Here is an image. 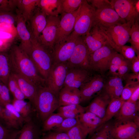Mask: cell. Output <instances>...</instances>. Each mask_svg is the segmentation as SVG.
I'll use <instances>...</instances> for the list:
<instances>
[{
    "label": "cell",
    "instance_id": "1",
    "mask_svg": "<svg viewBox=\"0 0 139 139\" xmlns=\"http://www.w3.org/2000/svg\"><path fill=\"white\" fill-rule=\"evenodd\" d=\"M11 72L28 79L38 87L46 86V80L40 74L28 54L19 46L13 45L8 51Z\"/></svg>",
    "mask_w": 139,
    "mask_h": 139
},
{
    "label": "cell",
    "instance_id": "2",
    "mask_svg": "<svg viewBox=\"0 0 139 139\" xmlns=\"http://www.w3.org/2000/svg\"><path fill=\"white\" fill-rule=\"evenodd\" d=\"M31 47L28 55L41 76L47 79L53 64L51 53L31 35Z\"/></svg>",
    "mask_w": 139,
    "mask_h": 139
},
{
    "label": "cell",
    "instance_id": "3",
    "mask_svg": "<svg viewBox=\"0 0 139 139\" xmlns=\"http://www.w3.org/2000/svg\"><path fill=\"white\" fill-rule=\"evenodd\" d=\"M59 107L58 96L46 86L38 87L35 110L43 122Z\"/></svg>",
    "mask_w": 139,
    "mask_h": 139
},
{
    "label": "cell",
    "instance_id": "4",
    "mask_svg": "<svg viewBox=\"0 0 139 139\" xmlns=\"http://www.w3.org/2000/svg\"><path fill=\"white\" fill-rule=\"evenodd\" d=\"M132 25L125 23L107 27L97 26L106 37L109 44L116 51L119 48L129 42V31Z\"/></svg>",
    "mask_w": 139,
    "mask_h": 139
},
{
    "label": "cell",
    "instance_id": "5",
    "mask_svg": "<svg viewBox=\"0 0 139 139\" xmlns=\"http://www.w3.org/2000/svg\"><path fill=\"white\" fill-rule=\"evenodd\" d=\"M95 12L87 0H83L79 7L73 32L80 36L88 33L93 25Z\"/></svg>",
    "mask_w": 139,
    "mask_h": 139
},
{
    "label": "cell",
    "instance_id": "6",
    "mask_svg": "<svg viewBox=\"0 0 139 139\" xmlns=\"http://www.w3.org/2000/svg\"><path fill=\"white\" fill-rule=\"evenodd\" d=\"M79 36L73 31L64 40L55 44L51 54L53 64L66 63L68 60Z\"/></svg>",
    "mask_w": 139,
    "mask_h": 139
},
{
    "label": "cell",
    "instance_id": "7",
    "mask_svg": "<svg viewBox=\"0 0 139 139\" xmlns=\"http://www.w3.org/2000/svg\"><path fill=\"white\" fill-rule=\"evenodd\" d=\"M116 52L108 44L90 54L89 62L90 70L103 72L109 69L111 58Z\"/></svg>",
    "mask_w": 139,
    "mask_h": 139
},
{
    "label": "cell",
    "instance_id": "8",
    "mask_svg": "<svg viewBox=\"0 0 139 139\" xmlns=\"http://www.w3.org/2000/svg\"><path fill=\"white\" fill-rule=\"evenodd\" d=\"M68 69L66 63L53 64L46 80V86L58 96L63 87Z\"/></svg>",
    "mask_w": 139,
    "mask_h": 139
},
{
    "label": "cell",
    "instance_id": "9",
    "mask_svg": "<svg viewBox=\"0 0 139 139\" xmlns=\"http://www.w3.org/2000/svg\"><path fill=\"white\" fill-rule=\"evenodd\" d=\"M135 0H110L112 7L120 18L126 23L132 25L139 21V13L135 7Z\"/></svg>",
    "mask_w": 139,
    "mask_h": 139
},
{
    "label": "cell",
    "instance_id": "10",
    "mask_svg": "<svg viewBox=\"0 0 139 139\" xmlns=\"http://www.w3.org/2000/svg\"><path fill=\"white\" fill-rule=\"evenodd\" d=\"M89 56L88 50L82 36H80L71 57L66 63L68 68L79 67L90 70Z\"/></svg>",
    "mask_w": 139,
    "mask_h": 139
},
{
    "label": "cell",
    "instance_id": "11",
    "mask_svg": "<svg viewBox=\"0 0 139 139\" xmlns=\"http://www.w3.org/2000/svg\"><path fill=\"white\" fill-rule=\"evenodd\" d=\"M47 19L46 25L38 40L51 54L55 44L60 19L58 16H47Z\"/></svg>",
    "mask_w": 139,
    "mask_h": 139
},
{
    "label": "cell",
    "instance_id": "12",
    "mask_svg": "<svg viewBox=\"0 0 139 139\" xmlns=\"http://www.w3.org/2000/svg\"><path fill=\"white\" fill-rule=\"evenodd\" d=\"M95 11L93 26L107 27L125 23L120 18L111 5Z\"/></svg>",
    "mask_w": 139,
    "mask_h": 139
},
{
    "label": "cell",
    "instance_id": "13",
    "mask_svg": "<svg viewBox=\"0 0 139 139\" xmlns=\"http://www.w3.org/2000/svg\"><path fill=\"white\" fill-rule=\"evenodd\" d=\"M79 10V7L72 13H62L60 19L55 44L64 40L73 31Z\"/></svg>",
    "mask_w": 139,
    "mask_h": 139
},
{
    "label": "cell",
    "instance_id": "14",
    "mask_svg": "<svg viewBox=\"0 0 139 139\" xmlns=\"http://www.w3.org/2000/svg\"><path fill=\"white\" fill-rule=\"evenodd\" d=\"M16 12L17 36L20 42L19 46L28 55L32 46L31 33L26 25V22L21 13L17 9Z\"/></svg>",
    "mask_w": 139,
    "mask_h": 139
},
{
    "label": "cell",
    "instance_id": "15",
    "mask_svg": "<svg viewBox=\"0 0 139 139\" xmlns=\"http://www.w3.org/2000/svg\"><path fill=\"white\" fill-rule=\"evenodd\" d=\"M82 37L87 47L89 55L103 46L109 44L103 32L95 25H93L90 32Z\"/></svg>",
    "mask_w": 139,
    "mask_h": 139
},
{
    "label": "cell",
    "instance_id": "16",
    "mask_svg": "<svg viewBox=\"0 0 139 139\" xmlns=\"http://www.w3.org/2000/svg\"><path fill=\"white\" fill-rule=\"evenodd\" d=\"M104 84V79L101 76L97 75L91 77L79 89L81 102L90 100L95 93L103 88Z\"/></svg>",
    "mask_w": 139,
    "mask_h": 139
},
{
    "label": "cell",
    "instance_id": "17",
    "mask_svg": "<svg viewBox=\"0 0 139 139\" xmlns=\"http://www.w3.org/2000/svg\"><path fill=\"white\" fill-rule=\"evenodd\" d=\"M139 126L133 121H115L113 124L111 134L113 139H127L138 131Z\"/></svg>",
    "mask_w": 139,
    "mask_h": 139
},
{
    "label": "cell",
    "instance_id": "18",
    "mask_svg": "<svg viewBox=\"0 0 139 139\" xmlns=\"http://www.w3.org/2000/svg\"><path fill=\"white\" fill-rule=\"evenodd\" d=\"M91 77L89 70L86 69L79 67L68 68L63 87L79 89Z\"/></svg>",
    "mask_w": 139,
    "mask_h": 139
},
{
    "label": "cell",
    "instance_id": "19",
    "mask_svg": "<svg viewBox=\"0 0 139 139\" xmlns=\"http://www.w3.org/2000/svg\"><path fill=\"white\" fill-rule=\"evenodd\" d=\"M11 72L15 77L21 90L35 109L38 87L27 78Z\"/></svg>",
    "mask_w": 139,
    "mask_h": 139
},
{
    "label": "cell",
    "instance_id": "20",
    "mask_svg": "<svg viewBox=\"0 0 139 139\" xmlns=\"http://www.w3.org/2000/svg\"><path fill=\"white\" fill-rule=\"evenodd\" d=\"M138 101L135 103L125 101L115 115L116 121H133L139 126Z\"/></svg>",
    "mask_w": 139,
    "mask_h": 139
},
{
    "label": "cell",
    "instance_id": "21",
    "mask_svg": "<svg viewBox=\"0 0 139 139\" xmlns=\"http://www.w3.org/2000/svg\"><path fill=\"white\" fill-rule=\"evenodd\" d=\"M111 100L105 92L100 94L94 98L89 106L84 107L85 112H91L102 118Z\"/></svg>",
    "mask_w": 139,
    "mask_h": 139
},
{
    "label": "cell",
    "instance_id": "22",
    "mask_svg": "<svg viewBox=\"0 0 139 139\" xmlns=\"http://www.w3.org/2000/svg\"><path fill=\"white\" fill-rule=\"evenodd\" d=\"M59 107L71 104H80L81 98L79 89L70 87H63L58 96Z\"/></svg>",
    "mask_w": 139,
    "mask_h": 139
},
{
    "label": "cell",
    "instance_id": "23",
    "mask_svg": "<svg viewBox=\"0 0 139 139\" xmlns=\"http://www.w3.org/2000/svg\"><path fill=\"white\" fill-rule=\"evenodd\" d=\"M47 17V15L40 10L34 12L29 21L31 35L37 40L46 25Z\"/></svg>",
    "mask_w": 139,
    "mask_h": 139
},
{
    "label": "cell",
    "instance_id": "24",
    "mask_svg": "<svg viewBox=\"0 0 139 139\" xmlns=\"http://www.w3.org/2000/svg\"><path fill=\"white\" fill-rule=\"evenodd\" d=\"M79 123L92 135L96 130L102 125V118L89 112H85L79 115Z\"/></svg>",
    "mask_w": 139,
    "mask_h": 139
},
{
    "label": "cell",
    "instance_id": "25",
    "mask_svg": "<svg viewBox=\"0 0 139 139\" xmlns=\"http://www.w3.org/2000/svg\"><path fill=\"white\" fill-rule=\"evenodd\" d=\"M40 130L32 119L19 130L15 139H41Z\"/></svg>",
    "mask_w": 139,
    "mask_h": 139
},
{
    "label": "cell",
    "instance_id": "26",
    "mask_svg": "<svg viewBox=\"0 0 139 139\" xmlns=\"http://www.w3.org/2000/svg\"><path fill=\"white\" fill-rule=\"evenodd\" d=\"M62 0H40L38 7L47 16H58L62 13Z\"/></svg>",
    "mask_w": 139,
    "mask_h": 139
},
{
    "label": "cell",
    "instance_id": "27",
    "mask_svg": "<svg viewBox=\"0 0 139 139\" xmlns=\"http://www.w3.org/2000/svg\"><path fill=\"white\" fill-rule=\"evenodd\" d=\"M40 0H16L17 9L25 21H29L33 14L36 6H38Z\"/></svg>",
    "mask_w": 139,
    "mask_h": 139
},
{
    "label": "cell",
    "instance_id": "28",
    "mask_svg": "<svg viewBox=\"0 0 139 139\" xmlns=\"http://www.w3.org/2000/svg\"><path fill=\"white\" fill-rule=\"evenodd\" d=\"M12 104L24 119L26 122L32 119L33 109H35L29 101L27 102L24 100H18L14 99Z\"/></svg>",
    "mask_w": 139,
    "mask_h": 139
},
{
    "label": "cell",
    "instance_id": "29",
    "mask_svg": "<svg viewBox=\"0 0 139 139\" xmlns=\"http://www.w3.org/2000/svg\"><path fill=\"white\" fill-rule=\"evenodd\" d=\"M11 69L8 52H0V80L7 86Z\"/></svg>",
    "mask_w": 139,
    "mask_h": 139
},
{
    "label": "cell",
    "instance_id": "30",
    "mask_svg": "<svg viewBox=\"0 0 139 139\" xmlns=\"http://www.w3.org/2000/svg\"><path fill=\"white\" fill-rule=\"evenodd\" d=\"M124 102L120 98L111 100L106 108L105 116L102 118V125L115 116Z\"/></svg>",
    "mask_w": 139,
    "mask_h": 139
},
{
    "label": "cell",
    "instance_id": "31",
    "mask_svg": "<svg viewBox=\"0 0 139 139\" xmlns=\"http://www.w3.org/2000/svg\"><path fill=\"white\" fill-rule=\"evenodd\" d=\"M64 119L59 113H52L43 122V131L46 132L54 130L59 127Z\"/></svg>",
    "mask_w": 139,
    "mask_h": 139
},
{
    "label": "cell",
    "instance_id": "32",
    "mask_svg": "<svg viewBox=\"0 0 139 139\" xmlns=\"http://www.w3.org/2000/svg\"><path fill=\"white\" fill-rule=\"evenodd\" d=\"M112 124L107 122L98 127L89 139H113L111 134Z\"/></svg>",
    "mask_w": 139,
    "mask_h": 139
},
{
    "label": "cell",
    "instance_id": "33",
    "mask_svg": "<svg viewBox=\"0 0 139 139\" xmlns=\"http://www.w3.org/2000/svg\"><path fill=\"white\" fill-rule=\"evenodd\" d=\"M7 86L14 99L18 100H24L26 99L20 89L15 77L11 72L8 79Z\"/></svg>",
    "mask_w": 139,
    "mask_h": 139
},
{
    "label": "cell",
    "instance_id": "34",
    "mask_svg": "<svg viewBox=\"0 0 139 139\" xmlns=\"http://www.w3.org/2000/svg\"><path fill=\"white\" fill-rule=\"evenodd\" d=\"M129 42L135 51L136 56H139V21H136L132 26L129 31Z\"/></svg>",
    "mask_w": 139,
    "mask_h": 139
},
{
    "label": "cell",
    "instance_id": "35",
    "mask_svg": "<svg viewBox=\"0 0 139 139\" xmlns=\"http://www.w3.org/2000/svg\"><path fill=\"white\" fill-rule=\"evenodd\" d=\"M66 133L70 139H85L89 134L79 123Z\"/></svg>",
    "mask_w": 139,
    "mask_h": 139
},
{
    "label": "cell",
    "instance_id": "36",
    "mask_svg": "<svg viewBox=\"0 0 139 139\" xmlns=\"http://www.w3.org/2000/svg\"><path fill=\"white\" fill-rule=\"evenodd\" d=\"M19 130L9 127L0 119V139H15Z\"/></svg>",
    "mask_w": 139,
    "mask_h": 139
},
{
    "label": "cell",
    "instance_id": "37",
    "mask_svg": "<svg viewBox=\"0 0 139 139\" xmlns=\"http://www.w3.org/2000/svg\"><path fill=\"white\" fill-rule=\"evenodd\" d=\"M2 115L3 120L9 127L17 130L19 129L22 127L12 114L4 107Z\"/></svg>",
    "mask_w": 139,
    "mask_h": 139
},
{
    "label": "cell",
    "instance_id": "38",
    "mask_svg": "<svg viewBox=\"0 0 139 139\" xmlns=\"http://www.w3.org/2000/svg\"><path fill=\"white\" fill-rule=\"evenodd\" d=\"M83 0H62V13H72L77 10Z\"/></svg>",
    "mask_w": 139,
    "mask_h": 139
},
{
    "label": "cell",
    "instance_id": "39",
    "mask_svg": "<svg viewBox=\"0 0 139 139\" xmlns=\"http://www.w3.org/2000/svg\"><path fill=\"white\" fill-rule=\"evenodd\" d=\"M79 123L78 117L64 119L59 127L54 131L58 132H66Z\"/></svg>",
    "mask_w": 139,
    "mask_h": 139
},
{
    "label": "cell",
    "instance_id": "40",
    "mask_svg": "<svg viewBox=\"0 0 139 139\" xmlns=\"http://www.w3.org/2000/svg\"><path fill=\"white\" fill-rule=\"evenodd\" d=\"M126 59L131 60L136 56L135 51L131 46L124 45L119 48L117 50Z\"/></svg>",
    "mask_w": 139,
    "mask_h": 139
},
{
    "label": "cell",
    "instance_id": "41",
    "mask_svg": "<svg viewBox=\"0 0 139 139\" xmlns=\"http://www.w3.org/2000/svg\"><path fill=\"white\" fill-rule=\"evenodd\" d=\"M122 81V78L119 76H114L111 77L104 84L105 92L107 93L116 86L123 84Z\"/></svg>",
    "mask_w": 139,
    "mask_h": 139
},
{
    "label": "cell",
    "instance_id": "42",
    "mask_svg": "<svg viewBox=\"0 0 139 139\" xmlns=\"http://www.w3.org/2000/svg\"><path fill=\"white\" fill-rule=\"evenodd\" d=\"M10 92L7 86L3 84L2 88L0 89V105L3 107L11 103Z\"/></svg>",
    "mask_w": 139,
    "mask_h": 139
},
{
    "label": "cell",
    "instance_id": "43",
    "mask_svg": "<svg viewBox=\"0 0 139 139\" xmlns=\"http://www.w3.org/2000/svg\"><path fill=\"white\" fill-rule=\"evenodd\" d=\"M139 86V84L129 85L126 84L124 88L121 95L120 98L122 100L125 101L128 100L132 94Z\"/></svg>",
    "mask_w": 139,
    "mask_h": 139
},
{
    "label": "cell",
    "instance_id": "44",
    "mask_svg": "<svg viewBox=\"0 0 139 139\" xmlns=\"http://www.w3.org/2000/svg\"><path fill=\"white\" fill-rule=\"evenodd\" d=\"M16 7V0H0V13L11 12Z\"/></svg>",
    "mask_w": 139,
    "mask_h": 139
},
{
    "label": "cell",
    "instance_id": "45",
    "mask_svg": "<svg viewBox=\"0 0 139 139\" xmlns=\"http://www.w3.org/2000/svg\"><path fill=\"white\" fill-rule=\"evenodd\" d=\"M16 15L11 12L0 13V24L7 23L14 24L16 23Z\"/></svg>",
    "mask_w": 139,
    "mask_h": 139
},
{
    "label": "cell",
    "instance_id": "46",
    "mask_svg": "<svg viewBox=\"0 0 139 139\" xmlns=\"http://www.w3.org/2000/svg\"><path fill=\"white\" fill-rule=\"evenodd\" d=\"M58 112L70 111L77 112L80 114L85 112L84 107L80 104H71L61 106L58 108Z\"/></svg>",
    "mask_w": 139,
    "mask_h": 139
},
{
    "label": "cell",
    "instance_id": "47",
    "mask_svg": "<svg viewBox=\"0 0 139 139\" xmlns=\"http://www.w3.org/2000/svg\"><path fill=\"white\" fill-rule=\"evenodd\" d=\"M41 139H70L66 132L49 131L41 137Z\"/></svg>",
    "mask_w": 139,
    "mask_h": 139
},
{
    "label": "cell",
    "instance_id": "48",
    "mask_svg": "<svg viewBox=\"0 0 139 139\" xmlns=\"http://www.w3.org/2000/svg\"><path fill=\"white\" fill-rule=\"evenodd\" d=\"M88 3L95 9L99 10L109 6L111 5L110 1L108 0H87Z\"/></svg>",
    "mask_w": 139,
    "mask_h": 139
},
{
    "label": "cell",
    "instance_id": "49",
    "mask_svg": "<svg viewBox=\"0 0 139 139\" xmlns=\"http://www.w3.org/2000/svg\"><path fill=\"white\" fill-rule=\"evenodd\" d=\"M8 110L15 118L22 127L26 122L25 120L15 109L12 103L6 105L4 107Z\"/></svg>",
    "mask_w": 139,
    "mask_h": 139
},
{
    "label": "cell",
    "instance_id": "50",
    "mask_svg": "<svg viewBox=\"0 0 139 139\" xmlns=\"http://www.w3.org/2000/svg\"><path fill=\"white\" fill-rule=\"evenodd\" d=\"M124 78L126 84L132 85L139 84V73H127L122 77Z\"/></svg>",
    "mask_w": 139,
    "mask_h": 139
},
{
    "label": "cell",
    "instance_id": "51",
    "mask_svg": "<svg viewBox=\"0 0 139 139\" xmlns=\"http://www.w3.org/2000/svg\"><path fill=\"white\" fill-rule=\"evenodd\" d=\"M131 60L126 59L119 66L118 72V76L122 78L128 73L130 68Z\"/></svg>",
    "mask_w": 139,
    "mask_h": 139
},
{
    "label": "cell",
    "instance_id": "52",
    "mask_svg": "<svg viewBox=\"0 0 139 139\" xmlns=\"http://www.w3.org/2000/svg\"><path fill=\"white\" fill-rule=\"evenodd\" d=\"M124 87L123 84L118 85L106 93L109 96L111 99L120 98Z\"/></svg>",
    "mask_w": 139,
    "mask_h": 139
},
{
    "label": "cell",
    "instance_id": "53",
    "mask_svg": "<svg viewBox=\"0 0 139 139\" xmlns=\"http://www.w3.org/2000/svg\"><path fill=\"white\" fill-rule=\"evenodd\" d=\"M17 35L9 32L0 30V40L13 43Z\"/></svg>",
    "mask_w": 139,
    "mask_h": 139
},
{
    "label": "cell",
    "instance_id": "54",
    "mask_svg": "<svg viewBox=\"0 0 139 139\" xmlns=\"http://www.w3.org/2000/svg\"><path fill=\"white\" fill-rule=\"evenodd\" d=\"M123 56L117 51L112 57L110 62V65L113 64L119 66L126 60Z\"/></svg>",
    "mask_w": 139,
    "mask_h": 139
},
{
    "label": "cell",
    "instance_id": "55",
    "mask_svg": "<svg viewBox=\"0 0 139 139\" xmlns=\"http://www.w3.org/2000/svg\"><path fill=\"white\" fill-rule=\"evenodd\" d=\"M130 68L133 73H139V56H136L131 60Z\"/></svg>",
    "mask_w": 139,
    "mask_h": 139
},
{
    "label": "cell",
    "instance_id": "56",
    "mask_svg": "<svg viewBox=\"0 0 139 139\" xmlns=\"http://www.w3.org/2000/svg\"><path fill=\"white\" fill-rule=\"evenodd\" d=\"M64 119L68 118H76L78 117L80 113L75 112L64 111L58 112Z\"/></svg>",
    "mask_w": 139,
    "mask_h": 139
},
{
    "label": "cell",
    "instance_id": "57",
    "mask_svg": "<svg viewBox=\"0 0 139 139\" xmlns=\"http://www.w3.org/2000/svg\"><path fill=\"white\" fill-rule=\"evenodd\" d=\"M13 45V43L0 40V52L8 51Z\"/></svg>",
    "mask_w": 139,
    "mask_h": 139
},
{
    "label": "cell",
    "instance_id": "58",
    "mask_svg": "<svg viewBox=\"0 0 139 139\" xmlns=\"http://www.w3.org/2000/svg\"><path fill=\"white\" fill-rule=\"evenodd\" d=\"M139 97V86L133 93L129 99L127 101L132 103H135L138 101Z\"/></svg>",
    "mask_w": 139,
    "mask_h": 139
},
{
    "label": "cell",
    "instance_id": "59",
    "mask_svg": "<svg viewBox=\"0 0 139 139\" xmlns=\"http://www.w3.org/2000/svg\"><path fill=\"white\" fill-rule=\"evenodd\" d=\"M119 66L115 65H110L109 69L111 74L114 76H118V72Z\"/></svg>",
    "mask_w": 139,
    "mask_h": 139
},
{
    "label": "cell",
    "instance_id": "60",
    "mask_svg": "<svg viewBox=\"0 0 139 139\" xmlns=\"http://www.w3.org/2000/svg\"><path fill=\"white\" fill-rule=\"evenodd\" d=\"M127 139H139V131H138L134 135Z\"/></svg>",
    "mask_w": 139,
    "mask_h": 139
},
{
    "label": "cell",
    "instance_id": "61",
    "mask_svg": "<svg viewBox=\"0 0 139 139\" xmlns=\"http://www.w3.org/2000/svg\"><path fill=\"white\" fill-rule=\"evenodd\" d=\"M3 107L0 105V119H3L2 112Z\"/></svg>",
    "mask_w": 139,
    "mask_h": 139
},
{
    "label": "cell",
    "instance_id": "62",
    "mask_svg": "<svg viewBox=\"0 0 139 139\" xmlns=\"http://www.w3.org/2000/svg\"><path fill=\"white\" fill-rule=\"evenodd\" d=\"M1 82L0 80V82Z\"/></svg>",
    "mask_w": 139,
    "mask_h": 139
}]
</instances>
